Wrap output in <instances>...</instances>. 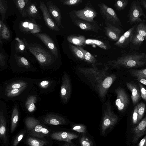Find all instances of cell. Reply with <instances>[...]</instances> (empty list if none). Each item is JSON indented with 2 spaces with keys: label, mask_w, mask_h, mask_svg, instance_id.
<instances>
[{
  "label": "cell",
  "mask_w": 146,
  "mask_h": 146,
  "mask_svg": "<svg viewBox=\"0 0 146 146\" xmlns=\"http://www.w3.org/2000/svg\"><path fill=\"white\" fill-rule=\"evenodd\" d=\"M69 46L71 50L76 57L81 60H84V56L83 52L77 46L70 44Z\"/></svg>",
  "instance_id": "b9f144b4"
},
{
  "label": "cell",
  "mask_w": 146,
  "mask_h": 146,
  "mask_svg": "<svg viewBox=\"0 0 146 146\" xmlns=\"http://www.w3.org/2000/svg\"><path fill=\"white\" fill-rule=\"evenodd\" d=\"M13 28L16 37L21 39L25 38L26 35L38 33L41 31L35 21L21 16L15 20Z\"/></svg>",
  "instance_id": "3957f363"
},
{
  "label": "cell",
  "mask_w": 146,
  "mask_h": 146,
  "mask_svg": "<svg viewBox=\"0 0 146 146\" xmlns=\"http://www.w3.org/2000/svg\"><path fill=\"white\" fill-rule=\"evenodd\" d=\"M11 54L10 58L15 61L18 65L26 68L30 67V63L25 57L13 52Z\"/></svg>",
  "instance_id": "f1b7e54d"
},
{
  "label": "cell",
  "mask_w": 146,
  "mask_h": 146,
  "mask_svg": "<svg viewBox=\"0 0 146 146\" xmlns=\"http://www.w3.org/2000/svg\"><path fill=\"white\" fill-rule=\"evenodd\" d=\"M67 39L70 43L77 46H82L85 44L86 38L83 35L76 36L69 35L67 36Z\"/></svg>",
  "instance_id": "f546056e"
},
{
  "label": "cell",
  "mask_w": 146,
  "mask_h": 146,
  "mask_svg": "<svg viewBox=\"0 0 146 146\" xmlns=\"http://www.w3.org/2000/svg\"><path fill=\"white\" fill-rule=\"evenodd\" d=\"M100 14L105 24L110 23L117 27L121 28V22L117 13L111 8L104 3L98 4Z\"/></svg>",
  "instance_id": "8992f818"
},
{
  "label": "cell",
  "mask_w": 146,
  "mask_h": 146,
  "mask_svg": "<svg viewBox=\"0 0 146 146\" xmlns=\"http://www.w3.org/2000/svg\"><path fill=\"white\" fill-rule=\"evenodd\" d=\"M83 53L84 56V60L86 62L91 63L92 64H96L97 60L96 58L90 52L84 49L80 46H77Z\"/></svg>",
  "instance_id": "d6a6232c"
},
{
  "label": "cell",
  "mask_w": 146,
  "mask_h": 146,
  "mask_svg": "<svg viewBox=\"0 0 146 146\" xmlns=\"http://www.w3.org/2000/svg\"><path fill=\"white\" fill-rule=\"evenodd\" d=\"M92 66V67H80L78 70L87 77L99 96L104 98L116 77L115 75L108 73V70L110 67L108 66L105 65L104 68L99 69L96 64Z\"/></svg>",
  "instance_id": "6da1fadb"
},
{
  "label": "cell",
  "mask_w": 146,
  "mask_h": 146,
  "mask_svg": "<svg viewBox=\"0 0 146 146\" xmlns=\"http://www.w3.org/2000/svg\"><path fill=\"white\" fill-rule=\"evenodd\" d=\"M3 21L1 16L0 15V37L3 27Z\"/></svg>",
  "instance_id": "db71d44e"
},
{
  "label": "cell",
  "mask_w": 146,
  "mask_h": 146,
  "mask_svg": "<svg viewBox=\"0 0 146 146\" xmlns=\"http://www.w3.org/2000/svg\"><path fill=\"white\" fill-rule=\"evenodd\" d=\"M146 127V117H145L133 130V141L134 143H136L139 138L145 133Z\"/></svg>",
  "instance_id": "7402d4cb"
},
{
  "label": "cell",
  "mask_w": 146,
  "mask_h": 146,
  "mask_svg": "<svg viewBox=\"0 0 146 146\" xmlns=\"http://www.w3.org/2000/svg\"><path fill=\"white\" fill-rule=\"evenodd\" d=\"M24 135L23 133H21L17 137L14 141L13 146H16L18 145L23 138Z\"/></svg>",
  "instance_id": "681fc988"
},
{
  "label": "cell",
  "mask_w": 146,
  "mask_h": 146,
  "mask_svg": "<svg viewBox=\"0 0 146 146\" xmlns=\"http://www.w3.org/2000/svg\"><path fill=\"white\" fill-rule=\"evenodd\" d=\"M63 146H77L72 143H65Z\"/></svg>",
  "instance_id": "11a10c76"
},
{
  "label": "cell",
  "mask_w": 146,
  "mask_h": 146,
  "mask_svg": "<svg viewBox=\"0 0 146 146\" xmlns=\"http://www.w3.org/2000/svg\"><path fill=\"white\" fill-rule=\"evenodd\" d=\"M145 20L137 24L135 31L143 36L146 40V24Z\"/></svg>",
  "instance_id": "d590c367"
},
{
  "label": "cell",
  "mask_w": 146,
  "mask_h": 146,
  "mask_svg": "<svg viewBox=\"0 0 146 146\" xmlns=\"http://www.w3.org/2000/svg\"><path fill=\"white\" fill-rule=\"evenodd\" d=\"M146 18L138 0H133L131 2L127 15L128 21L131 25L139 23L143 21L141 17Z\"/></svg>",
  "instance_id": "52a82bcc"
},
{
  "label": "cell",
  "mask_w": 146,
  "mask_h": 146,
  "mask_svg": "<svg viewBox=\"0 0 146 146\" xmlns=\"http://www.w3.org/2000/svg\"><path fill=\"white\" fill-rule=\"evenodd\" d=\"M71 92V83L68 75L65 72L62 78L60 96L64 103L67 102L70 98Z\"/></svg>",
  "instance_id": "4fadbf2b"
},
{
  "label": "cell",
  "mask_w": 146,
  "mask_h": 146,
  "mask_svg": "<svg viewBox=\"0 0 146 146\" xmlns=\"http://www.w3.org/2000/svg\"><path fill=\"white\" fill-rule=\"evenodd\" d=\"M36 100V97L33 95L30 96L27 99L25 103V106L29 112H33L35 110L36 108L35 104Z\"/></svg>",
  "instance_id": "e575fe53"
},
{
  "label": "cell",
  "mask_w": 146,
  "mask_h": 146,
  "mask_svg": "<svg viewBox=\"0 0 146 146\" xmlns=\"http://www.w3.org/2000/svg\"><path fill=\"white\" fill-rule=\"evenodd\" d=\"M25 123L27 131L31 136L41 138L49 133L48 129L38 120L33 117H28Z\"/></svg>",
  "instance_id": "5b68a950"
},
{
  "label": "cell",
  "mask_w": 146,
  "mask_h": 146,
  "mask_svg": "<svg viewBox=\"0 0 146 146\" xmlns=\"http://www.w3.org/2000/svg\"><path fill=\"white\" fill-rule=\"evenodd\" d=\"M131 75L136 78L139 83L146 85V69H131L128 71Z\"/></svg>",
  "instance_id": "4316f807"
},
{
  "label": "cell",
  "mask_w": 146,
  "mask_h": 146,
  "mask_svg": "<svg viewBox=\"0 0 146 146\" xmlns=\"http://www.w3.org/2000/svg\"><path fill=\"white\" fill-rule=\"evenodd\" d=\"M74 12L78 18L82 20L90 22L95 21L94 19L98 15L96 11L90 1L88 2L84 9L75 10Z\"/></svg>",
  "instance_id": "30bf717a"
},
{
  "label": "cell",
  "mask_w": 146,
  "mask_h": 146,
  "mask_svg": "<svg viewBox=\"0 0 146 146\" xmlns=\"http://www.w3.org/2000/svg\"><path fill=\"white\" fill-rule=\"evenodd\" d=\"M33 35L41 40L56 57H58V53L56 45L48 35L44 33H37Z\"/></svg>",
  "instance_id": "2e32d148"
},
{
  "label": "cell",
  "mask_w": 146,
  "mask_h": 146,
  "mask_svg": "<svg viewBox=\"0 0 146 146\" xmlns=\"http://www.w3.org/2000/svg\"><path fill=\"white\" fill-rule=\"evenodd\" d=\"M140 4L144 7L145 9H146V0H138Z\"/></svg>",
  "instance_id": "f5cc1de1"
},
{
  "label": "cell",
  "mask_w": 146,
  "mask_h": 146,
  "mask_svg": "<svg viewBox=\"0 0 146 146\" xmlns=\"http://www.w3.org/2000/svg\"><path fill=\"white\" fill-rule=\"evenodd\" d=\"M127 88L131 91V99L133 103L135 105L139 101L141 97L140 90L135 84L130 82L126 83Z\"/></svg>",
  "instance_id": "484cf974"
},
{
  "label": "cell",
  "mask_w": 146,
  "mask_h": 146,
  "mask_svg": "<svg viewBox=\"0 0 146 146\" xmlns=\"http://www.w3.org/2000/svg\"><path fill=\"white\" fill-rule=\"evenodd\" d=\"M27 49L36 58L41 65H45L50 63L52 61L51 54L38 44L34 43H29L23 38Z\"/></svg>",
  "instance_id": "277c9868"
},
{
  "label": "cell",
  "mask_w": 146,
  "mask_h": 146,
  "mask_svg": "<svg viewBox=\"0 0 146 146\" xmlns=\"http://www.w3.org/2000/svg\"><path fill=\"white\" fill-rule=\"evenodd\" d=\"M43 122L46 124L53 125H60L66 123V121L62 117L54 114H49L43 118Z\"/></svg>",
  "instance_id": "603a6c76"
},
{
  "label": "cell",
  "mask_w": 146,
  "mask_h": 146,
  "mask_svg": "<svg viewBox=\"0 0 146 146\" xmlns=\"http://www.w3.org/2000/svg\"><path fill=\"white\" fill-rule=\"evenodd\" d=\"M13 0L19 16H21L29 0Z\"/></svg>",
  "instance_id": "836d02e7"
},
{
  "label": "cell",
  "mask_w": 146,
  "mask_h": 146,
  "mask_svg": "<svg viewBox=\"0 0 146 146\" xmlns=\"http://www.w3.org/2000/svg\"><path fill=\"white\" fill-rule=\"evenodd\" d=\"M3 44L0 42V66L5 65L8 57L7 53L3 47Z\"/></svg>",
  "instance_id": "f35d334b"
},
{
  "label": "cell",
  "mask_w": 146,
  "mask_h": 146,
  "mask_svg": "<svg viewBox=\"0 0 146 146\" xmlns=\"http://www.w3.org/2000/svg\"><path fill=\"white\" fill-rule=\"evenodd\" d=\"M39 1V8L42 13L43 19L46 26L51 30L59 31L60 29L52 18L44 2L41 0H40Z\"/></svg>",
  "instance_id": "5bb4252c"
},
{
  "label": "cell",
  "mask_w": 146,
  "mask_h": 146,
  "mask_svg": "<svg viewBox=\"0 0 146 146\" xmlns=\"http://www.w3.org/2000/svg\"><path fill=\"white\" fill-rule=\"evenodd\" d=\"M27 142L30 146H43L48 143L46 141L31 137H29Z\"/></svg>",
  "instance_id": "74e56055"
},
{
  "label": "cell",
  "mask_w": 146,
  "mask_h": 146,
  "mask_svg": "<svg viewBox=\"0 0 146 146\" xmlns=\"http://www.w3.org/2000/svg\"><path fill=\"white\" fill-rule=\"evenodd\" d=\"M138 109V118L137 123L142 118L145 111V104L142 102L138 104L137 106Z\"/></svg>",
  "instance_id": "7bdbcfd3"
},
{
  "label": "cell",
  "mask_w": 146,
  "mask_h": 146,
  "mask_svg": "<svg viewBox=\"0 0 146 146\" xmlns=\"http://www.w3.org/2000/svg\"><path fill=\"white\" fill-rule=\"evenodd\" d=\"M46 4L48 12L57 26L62 28H64L62 24L61 13L58 8L51 1L47 2Z\"/></svg>",
  "instance_id": "e0dca14e"
},
{
  "label": "cell",
  "mask_w": 146,
  "mask_h": 146,
  "mask_svg": "<svg viewBox=\"0 0 146 146\" xmlns=\"http://www.w3.org/2000/svg\"><path fill=\"white\" fill-rule=\"evenodd\" d=\"M50 84V82L48 81L43 80L40 83L39 86L42 88L46 89L49 86Z\"/></svg>",
  "instance_id": "f907efd6"
},
{
  "label": "cell",
  "mask_w": 146,
  "mask_h": 146,
  "mask_svg": "<svg viewBox=\"0 0 146 146\" xmlns=\"http://www.w3.org/2000/svg\"><path fill=\"white\" fill-rule=\"evenodd\" d=\"M19 118V111L16 105L14 108L12 114L11 130L12 133L15 128Z\"/></svg>",
  "instance_id": "1f68e13d"
},
{
  "label": "cell",
  "mask_w": 146,
  "mask_h": 146,
  "mask_svg": "<svg viewBox=\"0 0 146 146\" xmlns=\"http://www.w3.org/2000/svg\"><path fill=\"white\" fill-rule=\"evenodd\" d=\"M61 1L64 5L68 6H74L82 3V0H65Z\"/></svg>",
  "instance_id": "ee69618b"
},
{
  "label": "cell",
  "mask_w": 146,
  "mask_h": 146,
  "mask_svg": "<svg viewBox=\"0 0 146 146\" xmlns=\"http://www.w3.org/2000/svg\"></svg>",
  "instance_id": "9f6ffc18"
},
{
  "label": "cell",
  "mask_w": 146,
  "mask_h": 146,
  "mask_svg": "<svg viewBox=\"0 0 146 146\" xmlns=\"http://www.w3.org/2000/svg\"><path fill=\"white\" fill-rule=\"evenodd\" d=\"M123 52L116 59L108 61L106 65L119 69L121 68H139L146 65V54L145 52L135 51Z\"/></svg>",
  "instance_id": "7a4b0ae2"
},
{
  "label": "cell",
  "mask_w": 146,
  "mask_h": 146,
  "mask_svg": "<svg viewBox=\"0 0 146 146\" xmlns=\"http://www.w3.org/2000/svg\"><path fill=\"white\" fill-rule=\"evenodd\" d=\"M74 23L76 25L84 30L98 33L101 29L97 22L95 21L93 22H90L82 20H76Z\"/></svg>",
  "instance_id": "ffe728a7"
},
{
  "label": "cell",
  "mask_w": 146,
  "mask_h": 146,
  "mask_svg": "<svg viewBox=\"0 0 146 146\" xmlns=\"http://www.w3.org/2000/svg\"><path fill=\"white\" fill-rule=\"evenodd\" d=\"M128 3V0H115L114 6L117 10L122 11L125 9Z\"/></svg>",
  "instance_id": "60d3db41"
},
{
  "label": "cell",
  "mask_w": 146,
  "mask_h": 146,
  "mask_svg": "<svg viewBox=\"0 0 146 146\" xmlns=\"http://www.w3.org/2000/svg\"><path fill=\"white\" fill-rule=\"evenodd\" d=\"M72 129L80 133H85L86 130L85 126L82 124H78L74 125L72 127Z\"/></svg>",
  "instance_id": "bcb514c9"
},
{
  "label": "cell",
  "mask_w": 146,
  "mask_h": 146,
  "mask_svg": "<svg viewBox=\"0 0 146 146\" xmlns=\"http://www.w3.org/2000/svg\"><path fill=\"white\" fill-rule=\"evenodd\" d=\"M81 146H93L92 141L88 138L85 136H82L80 140Z\"/></svg>",
  "instance_id": "f6af8a7d"
},
{
  "label": "cell",
  "mask_w": 146,
  "mask_h": 146,
  "mask_svg": "<svg viewBox=\"0 0 146 146\" xmlns=\"http://www.w3.org/2000/svg\"><path fill=\"white\" fill-rule=\"evenodd\" d=\"M118 120L117 116L112 110L110 104L108 103L104 111L101 126L102 133L104 135L108 129L113 126Z\"/></svg>",
  "instance_id": "ba28073f"
},
{
  "label": "cell",
  "mask_w": 146,
  "mask_h": 146,
  "mask_svg": "<svg viewBox=\"0 0 146 146\" xmlns=\"http://www.w3.org/2000/svg\"><path fill=\"white\" fill-rule=\"evenodd\" d=\"M26 85H27V83L24 81H19L12 83L7 87L6 94L12 89L20 88Z\"/></svg>",
  "instance_id": "8d00e7d4"
},
{
  "label": "cell",
  "mask_w": 146,
  "mask_h": 146,
  "mask_svg": "<svg viewBox=\"0 0 146 146\" xmlns=\"http://www.w3.org/2000/svg\"><path fill=\"white\" fill-rule=\"evenodd\" d=\"M115 92L117 95L115 104L119 111H123L126 108L129 104L128 96L125 90L122 88H117Z\"/></svg>",
  "instance_id": "7c38bea8"
},
{
  "label": "cell",
  "mask_w": 146,
  "mask_h": 146,
  "mask_svg": "<svg viewBox=\"0 0 146 146\" xmlns=\"http://www.w3.org/2000/svg\"><path fill=\"white\" fill-rule=\"evenodd\" d=\"M145 40L143 36L134 31L129 44V46L131 50H139Z\"/></svg>",
  "instance_id": "cb8c5ba5"
},
{
  "label": "cell",
  "mask_w": 146,
  "mask_h": 146,
  "mask_svg": "<svg viewBox=\"0 0 146 146\" xmlns=\"http://www.w3.org/2000/svg\"><path fill=\"white\" fill-rule=\"evenodd\" d=\"M104 30L106 35L110 40L117 42L122 33L121 28L117 27L110 23L105 24Z\"/></svg>",
  "instance_id": "ac0fdd59"
},
{
  "label": "cell",
  "mask_w": 146,
  "mask_h": 146,
  "mask_svg": "<svg viewBox=\"0 0 146 146\" xmlns=\"http://www.w3.org/2000/svg\"><path fill=\"white\" fill-rule=\"evenodd\" d=\"M15 15L19 16L13 0H0V15L3 22H6L10 16Z\"/></svg>",
  "instance_id": "9c48e42d"
},
{
  "label": "cell",
  "mask_w": 146,
  "mask_h": 146,
  "mask_svg": "<svg viewBox=\"0 0 146 146\" xmlns=\"http://www.w3.org/2000/svg\"><path fill=\"white\" fill-rule=\"evenodd\" d=\"M146 135L140 141L138 145V146H146Z\"/></svg>",
  "instance_id": "816d5d0a"
},
{
  "label": "cell",
  "mask_w": 146,
  "mask_h": 146,
  "mask_svg": "<svg viewBox=\"0 0 146 146\" xmlns=\"http://www.w3.org/2000/svg\"><path fill=\"white\" fill-rule=\"evenodd\" d=\"M27 85L21 88L13 89L6 94L7 97L10 98L19 95L26 88Z\"/></svg>",
  "instance_id": "ab89813d"
},
{
  "label": "cell",
  "mask_w": 146,
  "mask_h": 146,
  "mask_svg": "<svg viewBox=\"0 0 146 146\" xmlns=\"http://www.w3.org/2000/svg\"><path fill=\"white\" fill-rule=\"evenodd\" d=\"M139 88L141 97L145 101L146 100V90L145 87L140 83H138Z\"/></svg>",
  "instance_id": "7dc6e473"
},
{
  "label": "cell",
  "mask_w": 146,
  "mask_h": 146,
  "mask_svg": "<svg viewBox=\"0 0 146 146\" xmlns=\"http://www.w3.org/2000/svg\"><path fill=\"white\" fill-rule=\"evenodd\" d=\"M53 139L72 143L71 140L78 137L77 135L68 132L60 131L53 133L50 135Z\"/></svg>",
  "instance_id": "44dd1931"
},
{
  "label": "cell",
  "mask_w": 146,
  "mask_h": 146,
  "mask_svg": "<svg viewBox=\"0 0 146 146\" xmlns=\"http://www.w3.org/2000/svg\"><path fill=\"white\" fill-rule=\"evenodd\" d=\"M11 52L21 56L27 50L23 40L16 36L11 42Z\"/></svg>",
  "instance_id": "d6986e66"
},
{
  "label": "cell",
  "mask_w": 146,
  "mask_h": 146,
  "mask_svg": "<svg viewBox=\"0 0 146 146\" xmlns=\"http://www.w3.org/2000/svg\"><path fill=\"white\" fill-rule=\"evenodd\" d=\"M137 25L135 24L124 33L120 36L114 45L119 47L125 48L129 46V44Z\"/></svg>",
  "instance_id": "9a60e30c"
},
{
  "label": "cell",
  "mask_w": 146,
  "mask_h": 146,
  "mask_svg": "<svg viewBox=\"0 0 146 146\" xmlns=\"http://www.w3.org/2000/svg\"><path fill=\"white\" fill-rule=\"evenodd\" d=\"M21 16L35 21L36 19H41L36 3L31 0H29Z\"/></svg>",
  "instance_id": "8fae6325"
},
{
  "label": "cell",
  "mask_w": 146,
  "mask_h": 146,
  "mask_svg": "<svg viewBox=\"0 0 146 146\" xmlns=\"http://www.w3.org/2000/svg\"><path fill=\"white\" fill-rule=\"evenodd\" d=\"M138 118V109L137 106L134 108L132 116V121L134 124L137 123Z\"/></svg>",
  "instance_id": "c3c4849f"
},
{
  "label": "cell",
  "mask_w": 146,
  "mask_h": 146,
  "mask_svg": "<svg viewBox=\"0 0 146 146\" xmlns=\"http://www.w3.org/2000/svg\"><path fill=\"white\" fill-rule=\"evenodd\" d=\"M85 44H94L99 47L105 50H108L111 47L109 42L102 40L95 39H86Z\"/></svg>",
  "instance_id": "83f0119b"
},
{
  "label": "cell",
  "mask_w": 146,
  "mask_h": 146,
  "mask_svg": "<svg viewBox=\"0 0 146 146\" xmlns=\"http://www.w3.org/2000/svg\"><path fill=\"white\" fill-rule=\"evenodd\" d=\"M6 122L3 113L0 111V137L5 141L6 139Z\"/></svg>",
  "instance_id": "4dcf8cb0"
},
{
  "label": "cell",
  "mask_w": 146,
  "mask_h": 146,
  "mask_svg": "<svg viewBox=\"0 0 146 146\" xmlns=\"http://www.w3.org/2000/svg\"><path fill=\"white\" fill-rule=\"evenodd\" d=\"M13 36L12 32L7 24L4 22L0 37V42L3 44L11 41Z\"/></svg>",
  "instance_id": "d4e9b609"
}]
</instances>
